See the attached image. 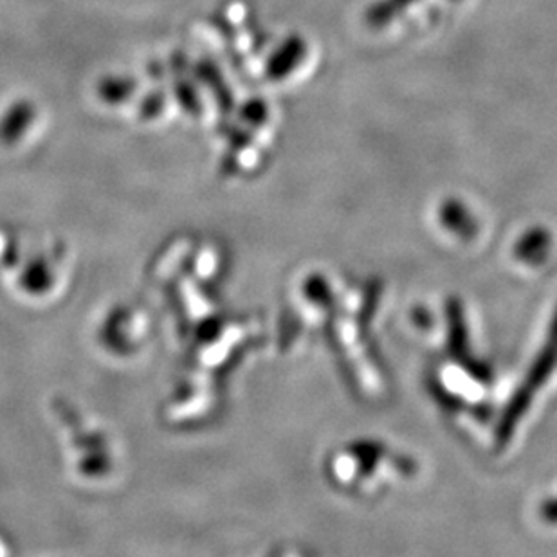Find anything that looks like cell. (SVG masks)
<instances>
[{"label": "cell", "mask_w": 557, "mask_h": 557, "mask_svg": "<svg viewBox=\"0 0 557 557\" xmlns=\"http://www.w3.org/2000/svg\"><path fill=\"white\" fill-rule=\"evenodd\" d=\"M37 106L32 100H16L0 116V145L15 147L32 131L37 120Z\"/></svg>", "instance_id": "cell-1"}, {"label": "cell", "mask_w": 557, "mask_h": 557, "mask_svg": "<svg viewBox=\"0 0 557 557\" xmlns=\"http://www.w3.org/2000/svg\"><path fill=\"white\" fill-rule=\"evenodd\" d=\"M137 82L126 74H106L96 84V95L106 106H125L136 96Z\"/></svg>", "instance_id": "cell-2"}, {"label": "cell", "mask_w": 557, "mask_h": 557, "mask_svg": "<svg viewBox=\"0 0 557 557\" xmlns=\"http://www.w3.org/2000/svg\"><path fill=\"white\" fill-rule=\"evenodd\" d=\"M174 95L175 100L180 103L181 111L186 112L188 116L197 117L202 112V103H200L199 90L194 79L185 71L183 59L175 57L174 63Z\"/></svg>", "instance_id": "cell-3"}, {"label": "cell", "mask_w": 557, "mask_h": 557, "mask_svg": "<svg viewBox=\"0 0 557 557\" xmlns=\"http://www.w3.org/2000/svg\"><path fill=\"white\" fill-rule=\"evenodd\" d=\"M195 74L202 84L215 96L216 103L221 107V111L230 112L233 107L232 90L227 87L226 82L222 78L221 71L211 60H200L195 65Z\"/></svg>", "instance_id": "cell-4"}, {"label": "cell", "mask_w": 557, "mask_h": 557, "mask_svg": "<svg viewBox=\"0 0 557 557\" xmlns=\"http://www.w3.org/2000/svg\"><path fill=\"white\" fill-rule=\"evenodd\" d=\"M164 109H166V90L158 87V89L147 92V96L139 101L137 116L143 122H153V120H158L163 114Z\"/></svg>", "instance_id": "cell-5"}]
</instances>
